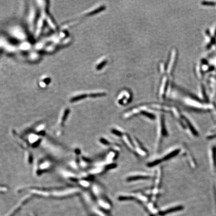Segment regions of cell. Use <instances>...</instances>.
<instances>
[{"mask_svg":"<svg viewBox=\"0 0 216 216\" xmlns=\"http://www.w3.org/2000/svg\"><path fill=\"white\" fill-rule=\"evenodd\" d=\"M176 51L174 50L173 51V53H172L171 61H170V63L169 66V68H168V71H169V73L171 72L172 68H173V66L175 60V58H176Z\"/></svg>","mask_w":216,"mask_h":216,"instance_id":"obj_1","label":"cell"},{"mask_svg":"<svg viewBox=\"0 0 216 216\" xmlns=\"http://www.w3.org/2000/svg\"><path fill=\"white\" fill-rule=\"evenodd\" d=\"M166 81H167V79H166V78H165L164 79V80H163V84H162V87H161V94H163V92H164V91L165 90V88L166 86Z\"/></svg>","mask_w":216,"mask_h":216,"instance_id":"obj_2","label":"cell"},{"mask_svg":"<svg viewBox=\"0 0 216 216\" xmlns=\"http://www.w3.org/2000/svg\"><path fill=\"white\" fill-rule=\"evenodd\" d=\"M33 216H35V215H33Z\"/></svg>","mask_w":216,"mask_h":216,"instance_id":"obj_3","label":"cell"}]
</instances>
